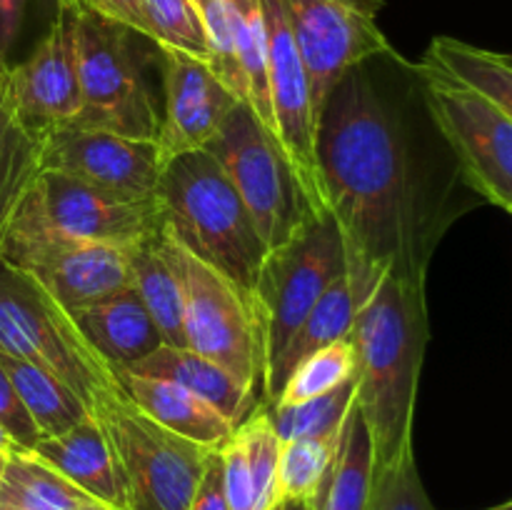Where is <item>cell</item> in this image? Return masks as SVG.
I'll use <instances>...</instances> for the list:
<instances>
[{
    "label": "cell",
    "mask_w": 512,
    "mask_h": 510,
    "mask_svg": "<svg viewBox=\"0 0 512 510\" xmlns=\"http://www.w3.org/2000/svg\"><path fill=\"white\" fill-rule=\"evenodd\" d=\"M10 93L25 128L43 140L45 133L73 123L80 110L78 50L73 10L58 8L33 53L10 65Z\"/></svg>",
    "instance_id": "cell-16"
},
{
    "label": "cell",
    "mask_w": 512,
    "mask_h": 510,
    "mask_svg": "<svg viewBox=\"0 0 512 510\" xmlns=\"http://www.w3.org/2000/svg\"><path fill=\"white\" fill-rule=\"evenodd\" d=\"M158 140H138L105 130L55 128L40 140V170L135 200L155 198L165 168Z\"/></svg>",
    "instance_id": "cell-14"
},
{
    "label": "cell",
    "mask_w": 512,
    "mask_h": 510,
    "mask_svg": "<svg viewBox=\"0 0 512 510\" xmlns=\"http://www.w3.org/2000/svg\"><path fill=\"white\" fill-rule=\"evenodd\" d=\"M508 58H510V60H512V55H508Z\"/></svg>",
    "instance_id": "cell-47"
},
{
    "label": "cell",
    "mask_w": 512,
    "mask_h": 510,
    "mask_svg": "<svg viewBox=\"0 0 512 510\" xmlns=\"http://www.w3.org/2000/svg\"><path fill=\"white\" fill-rule=\"evenodd\" d=\"M145 33L155 48L178 50L210 65L208 40L195 0H140Z\"/></svg>",
    "instance_id": "cell-33"
},
{
    "label": "cell",
    "mask_w": 512,
    "mask_h": 510,
    "mask_svg": "<svg viewBox=\"0 0 512 510\" xmlns=\"http://www.w3.org/2000/svg\"><path fill=\"white\" fill-rule=\"evenodd\" d=\"M238 25V58L245 80V103L255 110L260 123L273 133V108L268 93V48H265L263 0H233Z\"/></svg>",
    "instance_id": "cell-30"
},
{
    "label": "cell",
    "mask_w": 512,
    "mask_h": 510,
    "mask_svg": "<svg viewBox=\"0 0 512 510\" xmlns=\"http://www.w3.org/2000/svg\"><path fill=\"white\" fill-rule=\"evenodd\" d=\"M340 275H345L343 240L330 213L305 218L288 240L265 253L253 288L263 320L265 373Z\"/></svg>",
    "instance_id": "cell-9"
},
{
    "label": "cell",
    "mask_w": 512,
    "mask_h": 510,
    "mask_svg": "<svg viewBox=\"0 0 512 510\" xmlns=\"http://www.w3.org/2000/svg\"><path fill=\"white\" fill-rule=\"evenodd\" d=\"M220 458H223V485L230 510H255L253 475L238 430H233V435L220 445Z\"/></svg>",
    "instance_id": "cell-37"
},
{
    "label": "cell",
    "mask_w": 512,
    "mask_h": 510,
    "mask_svg": "<svg viewBox=\"0 0 512 510\" xmlns=\"http://www.w3.org/2000/svg\"><path fill=\"white\" fill-rule=\"evenodd\" d=\"M273 510H290V508H288V505H283V503H280V505H275Z\"/></svg>",
    "instance_id": "cell-46"
},
{
    "label": "cell",
    "mask_w": 512,
    "mask_h": 510,
    "mask_svg": "<svg viewBox=\"0 0 512 510\" xmlns=\"http://www.w3.org/2000/svg\"><path fill=\"white\" fill-rule=\"evenodd\" d=\"M340 433L323 435V438L285 440L280 448L278 468L280 503L295 510H313L338 453Z\"/></svg>",
    "instance_id": "cell-29"
},
{
    "label": "cell",
    "mask_w": 512,
    "mask_h": 510,
    "mask_svg": "<svg viewBox=\"0 0 512 510\" xmlns=\"http://www.w3.org/2000/svg\"><path fill=\"white\" fill-rule=\"evenodd\" d=\"M235 430L243 438L245 453H248L255 490V510H273L275 505H280L278 468L283 440L275 433L268 405H258Z\"/></svg>",
    "instance_id": "cell-34"
},
{
    "label": "cell",
    "mask_w": 512,
    "mask_h": 510,
    "mask_svg": "<svg viewBox=\"0 0 512 510\" xmlns=\"http://www.w3.org/2000/svg\"><path fill=\"white\" fill-rule=\"evenodd\" d=\"M365 510H435L415 463V448H408L398 460L373 470Z\"/></svg>",
    "instance_id": "cell-36"
},
{
    "label": "cell",
    "mask_w": 512,
    "mask_h": 510,
    "mask_svg": "<svg viewBox=\"0 0 512 510\" xmlns=\"http://www.w3.org/2000/svg\"><path fill=\"white\" fill-rule=\"evenodd\" d=\"M485 510H512V498L505 500V503H500V505H493V508H485Z\"/></svg>",
    "instance_id": "cell-44"
},
{
    "label": "cell",
    "mask_w": 512,
    "mask_h": 510,
    "mask_svg": "<svg viewBox=\"0 0 512 510\" xmlns=\"http://www.w3.org/2000/svg\"><path fill=\"white\" fill-rule=\"evenodd\" d=\"M73 15L80 110L70 128L158 140L160 113L145 78L150 58L138 45L140 35L98 15Z\"/></svg>",
    "instance_id": "cell-5"
},
{
    "label": "cell",
    "mask_w": 512,
    "mask_h": 510,
    "mask_svg": "<svg viewBox=\"0 0 512 510\" xmlns=\"http://www.w3.org/2000/svg\"><path fill=\"white\" fill-rule=\"evenodd\" d=\"M38 173L40 138L18 118L10 93V63L0 60V240Z\"/></svg>",
    "instance_id": "cell-24"
},
{
    "label": "cell",
    "mask_w": 512,
    "mask_h": 510,
    "mask_svg": "<svg viewBox=\"0 0 512 510\" xmlns=\"http://www.w3.org/2000/svg\"><path fill=\"white\" fill-rule=\"evenodd\" d=\"M123 370L183 385L185 390H190V393L200 395L210 405H215L235 428L260 405V395L255 390L240 383L223 365L203 358V355H198L190 348L160 345L158 350H153V353L145 355L138 363L128 365Z\"/></svg>",
    "instance_id": "cell-21"
},
{
    "label": "cell",
    "mask_w": 512,
    "mask_h": 510,
    "mask_svg": "<svg viewBox=\"0 0 512 510\" xmlns=\"http://www.w3.org/2000/svg\"><path fill=\"white\" fill-rule=\"evenodd\" d=\"M373 470L375 458L368 425L358 405L353 403L343 423L338 453L313 510H365L370 485H373Z\"/></svg>",
    "instance_id": "cell-26"
},
{
    "label": "cell",
    "mask_w": 512,
    "mask_h": 510,
    "mask_svg": "<svg viewBox=\"0 0 512 510\" xmlns=\"http://www.w3.org/2000/svg\"><path fill=\"white\" fill-rule=\"evenodd\" d=\"M30 453L115 510H128L123 480L103 425L88 415L75 428L43 438Z\"/></svg>",
    "instance_id": "cell-20"
},
{
    "label": "cell",
    "mask_w": 512,
    "mask_h": 510,
    "mask_svg": "<svg viewBox=\"0 0 512 510\" xmlns=\"http://www.w3.org/2000/svg\"><path fill=\"white\" fill-rule=\"evenodd\" d=\"M10 453H0V485H3V475H5V465H8Z\"/></svg>",
    "instance_id": "cell-43"
},
{
    "label": "cell",
    "mask_w": 512,
    "mask_h": 510,
    "mask_svg": "<svg viewBox=\"0 0 512 510\" xmlns=\"http://www.w3.org/2000/svg\"><path fill=\"white\" fill-rule=\"evenodd\" d=\"M13 450H20V448L10 440V435L0 428V453H13Z\"/></svg>",
    "instance_id": "cell-42"
},
{
    "label": "cell",
    "mask_w": 512,
    "mask_h": 510,
    "mask_svg": "<svg viewBox=\"0 0 512 510\" xmlns=\"http://www.w3.org/2000/svg\"><path fill=\"white\" fill-rule=\"evenodd\" d=\"M163 240L183 285L188 348L223 365L260 395L265 378V338L255 295L190 253L165 225Z\"/></svg>",
    "instance_id": "cell-7"
},
{
    "label": "cell",
    "mask_w": 512,
    "mask_h": 510,
    "mask_svg": "<svg viewBox=\"0 0 512 510\" xmlns=\"http://www.w3.org/2000/svg\"><path fill=\"white\" fill-rule=\"evenodd\" d=\"M320 123L335 85L373 58H398L380 30L383 0H280Z\"/></svg>",
    "instance_id": "cell-12"
},
{
    "label": "cell",
    "mask_w": 512,
    "mask_h": 510,
    "mask_svg": "<svg viewBox=\"0 0 512 510\" xmlns=\"http://www.w3.org/2000/svg\"><path fill=\"white\" fill-rule=\"evenodd\" d=\"M58 8L113 20V23L125 25V28H130L133 33H138L140 38L148 40L140 0H58Z\"/></svg>",
    "instance_id": "cell-39"
},
{
    "label": "cell",
    "mask_w": 512,
    "mask_h": 510,
    "mask_svg": "<svg viewBox=\"0 0 512 510\" xmlns=\"http://www.w3.org/2000/svg\"><path fill=\"white\" fill-rule=\"evenodd\" d=\"M0 260L33 278L65 310L133 288L130 248L63 233L48 223L30 193L23 195L5 228Z\"/></svg>",
    "instance_id": "cell-6"
},
{
    "label": "cell",
    "mask_w": 512,
    "mask_h": 510,
    "mask_svg": "<svg viewBox=\"0 0 512 510\" xmlns=\"http://www.w3.org/2000/svg\"><path fill=\"white\" fill-rule=\"evenodd\" d=\"M265 48H268V93L273 133L283 148L295 180L315 215L328 213L318 163V118L313 110L308 73L288 28L280 0H263Z\"/></svg>",
    "instance_id": "cell-13"
},
{
    "label": "cell",
    "mask_w": 512,
    "mask_h": 510,
    "mask_svg": "<svg viewBox=\"0 0 512 510\" xmlns=\"http://www.w3.org/2000/svg\"><path fill=\"white\" fill-rule=\"evenodd\" d=\"M28 193L48 223L95 243L133 248L163 225L155 198H123L55 170H40Z\"/></svg>",
    "instance_id": "cell-15"
},
{
    "label": "cell",
    "mask_w": 512,
    "mask_h": 510,
    "mask_svg": "<svg viewBox=\"0 0 512 510\" xmlns=\"http://www.w3.org/2000/svg\"><path fill=\"white\" fill-rule=\"evenodd\" d=\"M0 355L63 380L90 415L125 398L113 365L85 340L73 315L33 278L0 260Z\"/></svg>",
    "instance_id": "cell-4"
},
{
    "label": "cell",
    "mask_w": 512,
    "mask_h": 510,
    "mask_svg": "<svg viewBox=\"0 0 512 510\" xmlns=\"http://www.w3.org/2000/svg\"><path fill=\"white\" fill-rule=\"evenodd\" d=\"M115 375L125 398L163 428L208 448H220L233 435L235 425L215 405L185 390L183 385L123 368H115Z\"/></svg>",
    "instance_id": "cell-19"
},
{
    "label": "cell",
    "mask_w": 512,
    "mask_h": 510,
    "mask_svg": "<svg viewBox=\"0 0 512 510\" xmlns=\"http://www.w3.org/2000/svg\"><path fill=\"white\" fill-rule=\"evenodd\" d=\"M93 418L113 448L128 510H188L215 448L163 428L128 398L105 405Z\"/></svg>",
    "instance_id": "cell-8"
},
{
    "label": "cell",
    "mask_w": 512,
    "mask_h": 510,
    "mask_svg": "<svg viewBox=\"0 0 512 510\" xmlns=\"http://www.w3.org/2000/svg\"><path fill=\"white\" fill-rule=\"evenodd\" d=\"M355 405L368 425L375 468L413 448L420 370L428 345L425 273L388 270L355 310Z\"/></svg>",
    "instance_id": "cell-2"
},
{
    "label": "cell",
    "mask_w": 512,
    "mask_h": 510,
    "mask_svg": "<svg viewBox=\"0 0 512 510\" xmlns=\"http://www.w3.org/2000/svg\"><path fill=\"white\" fill-rule=\"evenodd\" d=\"M355 403V378L320 398L295 405H268L270 420L280 440L323 438L343 430L345 418Z\"/></svg>",
    "instance_id": "cell-32"
},
{
    "label": "cell",
    "mask_w": 512,
    "mask_h": 510,
    "mask_svg": "<svg viewBox=\"0 0 512 510\" xmlns=\"http://www.w3.org/2000/svg\"><path fill=\"white\" fill-rule=\"evenodd\" d=\"M510 215H512V213H510Z\"/></svg>",
    "instance_id": "cell-48"
},
{
    "label": "cell",
    "mask_w": 512,
    "mask_h": 510,
    "mask_svg": "<svg viewBox=\"0 0 512 510\" xmlns=\"http://www.w3.org/2000/svg\"><path fill=\"white\" fill-rule=\"evenodd\" d=\"M355 305L353 293H350V285L345 275H340L328 290H325L323 298L318 300L313 310L308 313V318L300 323V328L295 330V335L290 338L288 348L283 350L278 360L268 368L263 380V398L265 405H273L275 398L283 390L285 380L290 378L295 368H298L300 360H305L308 355H313L315 350L325 348V345L335 343V340H343L350 335L355 320Z\"/></svg>",
    "instance_id": "cell-23"
},
{
    "label": "cell",
    "mask_w": 512,
    "mask_h": 510,
    "mask_svg": "<svg viewBox=\"0 0 512 510\" xmlns=\"http://www.w3.org/2000/svg\"><path fill=\"white\" fill-rule=\"evenodd\" d=\"M0 510H25V508H18V505H10V503H0Z\"/></svg>",
    "instance_id": "cell-45"
},
{
    "label": "cell",
    "mask_w": 512,
    "mask_h": 510,
    "mask_svg": "<svg viewBox=\"0 0 512 510\" xmlns=\"http://www.w3.org/2000/svg\"><path fill=\"white\" fill-rule=\"evenodd\" d=\"M205 150L235 185L268 250L288 240L305 218L315 215L283 148L245 100H238Z\"/></svg>",
    "instance_id": "cell-11"
},
{
    "label": "cell",
    "mask_w": 512,
    "mask_h": 510,
    "mask_svg": "<svg viewBox=\"0 0 512 510\" xmlns=\"http://www.w3.org/2000/svg\"><path fill=\"white\" fill-rule=\"evenodd\" d=\"M163 58L165 110L160 115L158 145L165 160L205 150L220 133L238 98L223 85L205 60L178 50L158 48Z\"/></svg>",
    "instance_id": "cell-17"
},
{
    "label": "cell",
    "mask_w": 512,
    "mask_h": 510,
    "mask_svg": "<svg viewBox=\"0 0 512 510\" xmlns=\"http://www.w3.org/2000/svg\"><path fill=\"white\" fill-rule=\"evenodd\" d=\"M0 368L15 385L43 438L65 433L90 415L83 400L55 375L45 373L25 360L10 358V355H0Z\"/></svg>",
    "instance_id": "cell-28"
},
{
    "label": "cell",
    "mask_w": 512,
    "mask_h": 510,
    "mask_svg": "<svg viewBox=\"0 0 512 510\" xmlns=\"http://www.w3.org/2000/svg\"><path fill=\"white\" fill-rule=\"evenodd\" d=\"M0 503L25 510H115L50 468L30 450H13L5 465Z\"/></svg>",
    "instance_id": "cell-25"
},
{
    "label": "cell",
    "mask_w": 512,
    "mask_h": 510,
    "mask_svg": "<svg viewBox=\"0 0 512 510\" xmlns=\"http://www.w3.org/2000/svg\"><path fill=\"white\" fill-rule=\"evenodd\" d=\"M188 510H230L228 498H225L223 485V458H220V448L210 453L205 473L200 478L198 490H195L193 500H190Z\"/></svg>",
    "instance_id": "cell-40"
},
{
    "label": "cell",
    "mask_w": 512,
    "mask_h": 510,
    "mask_svg": "<svg viewBox=\"0 0 512 510\" xmlns=\"http://www.w3.org/2000/svg\"><path fill=\"white\" fill-rule=\"evenodd\" d=\"M425 88V108L455 155L463 183L480 200L512 213V118L470 85L413 65Z\"/></svg>",
    "instance_id": "cell-10"
},
{
    "label": "cell",
    "mask_w": 512,
    "mask_h": 510,
    "mask_svg": "<svg viewBox=\"0 0 512 510\" xmlns=\"http://www.w3.org/2000/svg\"><path fill=\"white\" fill-rule=\"evenodd\" d=\"M155 203L175 240L253 293L268 245L208 150L170 158L155 188Z\"/></svg>",
    "instance_id": "cell-3"
},
{
    "label": "cell",
    "mask_w": 512,
    "mask_h": 510,
    "mask_svg": "<svg viewBox=\"0 0 512 510\" xmlns=\"http://www.w3.org/2000/svg\"><path fill=\"white\" fill-rule=\"evenodd\" d=\"M28 0H0V60H8L20 28H23Z\"/></svg>",
    "instance_id": "cell-41"
},
{
    "label": "cell",
    "mask_w": 512,
    "mask_h": 510,
    "mask_svg": "<svg viewBox=\"0 0 512 510\" xmlns=\"http://www.w3.org/2000/svg\"><path fill=\"white\" fill-rule=\"evenodd\" d=\"M133 290L158 325L165 345L188 348L183 325V285L163 240V225L155 235L130 248Z\"/></svg>",
    "instance_id": "cell-22"
},
{
    "label": "cell",
    "mask_w": 512,
    "mask_h": 510,
    "mask_svg": "<svg viewBox=\"0 0 512 510\" xmlns=\"http://www.w3.org/2000/svg\"><path fill=\"white\" fill-rule=\"evenodd\" d=\"M355 378V348L353 340L343 338L325 348L315 350L305 360H300L298 368L285 380L283 390L275 398L273 405H295L305 400L320 398L340 385L350 383Z\"/></svg>",
    "instance_id": "cell-31"
},
{
    "label": "cell",
    "mask_w": 512,
    "mask_h": 510,
    "mask_svg": "<svg viewBox=\"0 0 512 510\" xmlns=\"http://www.w3.org/2000/svg\"><path fill=\"white\" fill-rule=\"evenodd\" d=\"M318 163L355 305L388 270L425 273L428 250L408 143L360 68L345 75L325 103Z\"/></svg>",
    "instance_id": "cell-1"
},
{
    "label": "cell",
    "mask_w": 512,
    "mask_h": 510,
    "mask_svg": "<svg viewBox=\"0 0 512 510\" xmlns=\"http://www.w3.org/2000/svg\"><path fill=\"white\" fill-rule=\"evenodd\" d=\"M0 428L10 435V440L20 450H33L43 440V433L38 430L35 420L30 418L28 408L23 405L18 390L10 383L3 368H0Z\"/></svg>",
    "instance_id": "cell-38"
},
{
    "label": "cell",
    "mask_w": 512,
    "mask_h": 510,
    "mask_svg": "<svg viewBox=\"0 0 512 510\" xmlns=\"http://www.w3.org/2000/svg\"><path fill=\"white\" fill-rule=\"evenodd\" d=\"M423 63L470 85L512 118V60L508 55L440 35L430 43Z\"/></svg>",
    "instance_id": "cell-27"
},
{
    "label": "cell",
    "mask_w": 512,
    "mask_h": 510,
    "mask_svg": "<svg viewBox=\"0 0 512 510\" xmlns=\"http://www.w3.org/2000/svg\"><path fill=\"white\" fill-rule=\"evenodd\" d=\"M208 40L210 68L238 100H245V80L238 58V25L233 0H195Z\"/></svg>",
    "instance_id": "cell-35"
},
{
    "label": "cell",
    "mask_w": 512,
    "mask_h": 510,
    "mask_svg": "<svg viewBox=\"0 0 512 510\" xmlns=\"http://www.w3.org/2000/svg\"><path fill=\"white\" fill-rule=\"evenodd\" d=\"M68 313L73 315L85 340L113 368H128L165 345L158 325L153 323L133 288H125Z\"/></svg>",
    "instance_id": "cell-18"
}]
</instances>
